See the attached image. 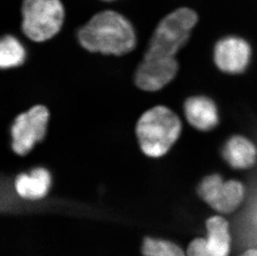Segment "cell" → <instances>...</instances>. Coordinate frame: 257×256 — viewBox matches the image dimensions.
I'll return each instance as SVG.
<instances>
[{
  "mask_svg": "<svg viewBox=\"0 0 257 256\" xmlns=\"http://www.w3.org/2000/svg\"><path fill=\"white\" fill-rule=\"evenodd\" d=\"M49 116V109L44 105L32 106L16 116L10 129L11 148L16 154H29L36 144L44 140Z\"/></svg>",
  "mask_w": 257,
  "mask_h": 256,
  "instance_id": "cell-5",
  "label": "cell"
},
{
  "mask_svg": "<svg viewBox=\"0 0 257 256\" xmlns=\"http://www.w3.org/2000/svg\"><path fill=\"white\" fill-rule=\"evenodd\" d=\"M22 30L37 43L48 41L60 32L65 10L60 0H24Z\"/></svg>",
  "mask_w": 257,
  "mask_h": 256,
  "instance_id": "cell-4",
  "label": "cell"
},
{
  "mask_svg": "<svg viewBox=\"0 0 257 256\" xmlns=\"http://www.w3.org/2000/svg\"><path fill=\"white\" fill-rule=\"evenodd\" d=\"M197 20V14L188 8H181L167 15L156 27L146 54L176 58L188 41Z\"/></svg>",
  "mask_w": 257,
  "mask_h": 256,
  "instance_id": "cell-3",
  "label": "cell"
},
{
  "mask_svg": "<svg viewBox=\"0 0 257 256\" xmlns=\"http://www.w3.org/2000/svg\"><path fill=\"white\" fill-rule=\"evenodd\" d=\"M222 155L230 167L235 169H246L255 164L257 150L247 138L234 136L224 146Z\"/></svg>",
  "mask_w": 257,
  "mask_h": 256,
  "instance_id": "cell-12",
  "label": "cell"
},
{
  "mask_svg": "<svg viewBox=\"0 0 257 256\" xmlns=\"http://www.w3.org/2000/svg\"><path fill=\"white\" fill-rule=\"evenodd\" d=\"M50 172L44 167H37L29 173H22L16 177L15 190L22 198L39 200L44 198L51 186Z\"/></svg>",
  "mask_w": 257,
  "mask_h": 256,
  "instance_id": "cell-11",
  "label": "cell"
},
{
  "mask_svg": "<svg viewBox=\"0 0 257 256\" xmlns=\"http://www.w3.org/2000/svg\"><path fill=\"white\" fill-rule=\"evenodd\" d=\"M27 53L21 42L12 35H5L0 42V66L2 69L17 68L25 63Z\"/></svg>",
  "mask_w": 257,
  "mask_h": 256,
  "instance_id": "cell-13",
  "label": "cell"
},
{
  "mask_svg": "<svg viewBox=\"0 0 257 256\" xmlns=\"http://www.w3.org/2000/svg\"><path fill=\"white\" fill-rule=\"evenodd\" d=\"M182 126L178 116L168 106L148 109L136 125L137 139L142 152L152 158L163 157L178 140Z\"/></svg>",
  "mask_w": 257,
  "mask_h": 256,
  "instance_id": "cell-2",
  "label": "cell"
},
{
  "mask_svg": "<svg viewBox=\"0 0 257 256\" xmlns=\"http://www.w3.org/2000/svg\"><path fill=\"white\" fill-rule=\"evenodd\" d=\"M203 201L221 213L232 212L239 206L245 195L242 184L235 180L224 181L219 175L205 177L198 187Z\"/></svg>",
  "mask_w": 257,
  "mask_h": 256,
  "instance_id": "cell-6",
  "label": "cell"
},
{
  "mask_svg": "<svg viewBox=\"0 0 257 256\" xmlns=\"http://www.w3.org/2000/svg\"><path fill=\"white\" fill-rule=\"evenodd\" d=\"M184 112L188 122L198 130H211L218 124L217 107L208 97H190L185 102Z\"/></svg>",
  "mask_w": 257,
  "mask_h": 256,
  "instance_id": "cell-10",
  "label": "cell"
},
{
  "mask_svg": "<svg viewBox=\"0 0 257 256\" xmlns=\"http://www.w3.org/2000/svg\"><path fill=\"white\" fill-rule=\"evenodd\" d=\"M240 256H257V249H249L247 251H245V253H243Z\"/></svg>",
  "mask_w": 257,
  "mask_h": 256,
  "instance_id": "cell-15",
  "label": "cell"
},
{
  "mask_svg": "<svg viewBox=\"0 0 257 256\" xmlns=\"http://www.w3.org/2000/svg\"><path fill=\"white\" fill-rule=\"evenodd\" d=\"M142 252L144 256H187L178 245L168 240L146 238Z\"/></svg>",
  "mask_w": 257,
  "mask_h": 256,
  "instance_id": "cell-14",
  "label": "cell"
},
{
  "mask_svg": "<svg viewBox=\"0 0 257 256\" xmlns=\"http://www.w3.org/2000/svg\"><path fill=\"white\" fill-rule=\"evenodd\" d=\"M77 37L85 50L104 55H126L137 45L136 32L131 22L113 10L93 15L78 30Z\"/></svg>",
  "mask_w": 257,
  "mask_h": 256,
  "instance_id": "cell-1",
  "label": "cell"
},
{
  "mask_svg": "<svg viewBox=\"0 0 257 256\" xmlns=\"http://www.w3.org/2000/svg\"><path fill=\"white\" fill-rule=\"evenodd\" d=\"M251 50L247 42L237 37H227L216 44L214 59L222 72L230 74L242 73L250 63Z\"/></svg>",
  "mask_w": 257,
  "mask_h": 256,
  "instance_id": "cell-9",
  "label": "cell"
},
{
  "mask_svg": "<svg viewBox=\"0 0 257 256\" xmlns=\"http://www.w3.org/2000/svg\"><path fill=\"white\" fill-rule=\"evenodd\" d=\"M104 1H112V0H104Z\"/></svg>",
  "mask_w": 257,
  "mask_h": 256,
  "instance_id": "cell-16",
  "label": "cell"
},
{
  "mask_svg": "<svg viewBox=\"0 0 257 256\" xmlns=\"http://www.w3.org/2000/svg\"><path fill=\"white\" fill-rule=\"evenodd\" d=\"M178 72L176 58L143 55L134 75L137 87L145 92H157L174 79Z\"/></svg>",
  "mask_w": 257,
  "mask_h": 256,
  "instance_id": "cell-7",
  "label": "cell"
},
{
  "mask_svg": "<svg viewBox=\"0 0 257 256\" xmlns=\"http://www.w3.org/2000/svg\"><path fill=\"white\" fill-rule=\"evenodd\" d=\"M207 238H198L191 242L187 256H228L230 237L228 223L221 216H213L206 221Z\"/></svg>",
  "mask_w": 257,
  "mask_h": 256,
  "instance_id": "cell-8",
  "label": "cell"
}]
</instances>
